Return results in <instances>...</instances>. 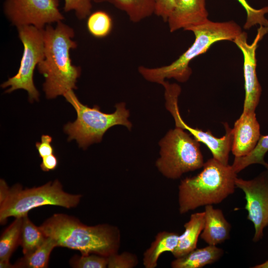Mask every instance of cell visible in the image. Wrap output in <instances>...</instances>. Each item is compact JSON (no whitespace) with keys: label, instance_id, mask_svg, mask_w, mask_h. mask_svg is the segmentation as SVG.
Masks as SVG:
<instances>
[{"label":"cell","instance_id":"obj_11","mask_svg":"<svg viewBox=\"0 0 268 268\" xmlns=\"http://www.w3.org/2000/svg\"><path fill=\"white\" fill-rule=\"evenodd\" d=\"M235 184L244 193L247 218L255 229L253 241L257 242L263 238L264 230L268 226V170L249 180L237 178Z\"/></svg>","mask_w":268,"mask_h":268},{"label":"cell","instance_id":"obj_18","mask_svg":"<svg viewBox=\"0 0 268 268\" xmlns=\"http://www.w3.org/2000/svg\"><path fill=\"white\" fill-rule=\"evenodd\" d=\"M179 235L175 232L163 231L159 232L150 246L143 254V264L145 268H155L160 255L164 252L171 253L177 247Z\"/></svg>","mask_w":268,"mask_h":268},{"label":"cell","instance_id":"obj_15","mask_svg":"<svg viewBox=\"0 0 268 268\" xmlns=\"http://www.w3.org/2000/svg\"><path fill=\"white\" fill-rule=\"evenodd\" d=\"M205 221L200 237L206 243L216 246L230 238L231 226L222 210L212 205L204 207Z\"/></svg>","mask_w":268,"mask_h":268},{"label":"cell","instance_id":"obj_9","mask_svg":"<svg viewBox=\"0 0 268 268\" xmlns=\"http://www.w3.org/2000/svg\"><path fill=\"white\" fill-rule=\"evenodd\" d=\"M160 84L164 88L165 107L173 116L176 127L188 131L195 139L207 146L213 158L224 165H228L232 144L233 130L227 123L224 124L225 134L220 138L215 137L209 131L204 132L188 126L181 117L179 110L178 97L181 92V87L166 80Z\"/></svg>","mask_w":268,"mask_h":268},{"label":"cell","instance_id":"obj_29","mask_svg":"<svg viewBox=\"0 0 268 268\" xmlns=\"http://www.w3.org/2000/svg\"><path fill=\"white\" fill-rule=\"evenodd\" d=\"M154 14L161 18L165 22L172 12L175 5V0H154Z\"/></svg>","mask_w":268,"mask_h":268},{"label":"cell","instance_id":"obj_27","mask_svg":"<svg viewBox=\"0 0 268 268\" xmlns=\"http://www.w3.org/2000/svg\"><path fill=\"white\" fill-rule=\"evenodd\" d=\"M107 268H133L138 264L137 257L134 254L124 252L113 254L108 257Z\"/></svg>","mask_w":268,"mask_h":268},{"label":"cell","instance_id":"obj_1","mask_svg":"<svg viewBox=\"0 0 268 268\" xmlns=\"http://www.w3.org/2000/svg\"><path fill=\"white\" fill-rule=\"evenodd\" d=\"M39 227L57 247L77 250L82 255L109 257L118 253L120 248V231L117 226L109 224L88 226L72 216L55 213Z\"/></svg>","mask_w":268,"mask_h":268},{"label":"cell","instance_id":"obj_16","mask_svg":"<svg viewBox=\"0 0 268 268\" xmlns=\"http://www.w3.org/2000/svg\"><path fill=\"white\" fill-rule=\"evenodd\" d=\"M204 212L192 214L184 224L185 230L179 235L178 244L172 253L175 258L183 256L197 248V243L204 225Z\"/></svg>","mask_w":268,"mask_h":268},{"label":"cell","instance_id":"obj_8","mask_svg":"<svg viewBox=\"0 0 268 268\" xmlns=\"http://www.w3.org/2000/svg\"><path fill=\"white\" fill-rule=\"evenodd\" d=\"M18 37L23 45V52L18 72L1 84L5 93L22 89L27 91L29 101H38L39 92L33 81L35 68L44 58V28L32 25L16 27Z\"/></svg>","mask_w":268,"mask_h":268},{"label":"cell","instance_id":"obj_12","mask_svg":"<svg viewBox=\"0 0 268 268\" xmlns=\"http://www.w3.org/2000/svg\"><path fill=\"white\" fill-rule=\"evenodd\" d=\"M268 33V27L260 26L257 33L251 44L247 41V34L242 31L233 41L243 53V70L245 80V97L243 113L255 111L258 105L262 88L256 73V50L258 44Z\"/></svg>","mask_w":268,"mask_h":268},{"label":"cell","instance_id":"obj_7","mask_svg":"<svg viewBox=\"0 0 268 268\" xmlns=\"http://www.w3.org/2000/svg\"><path fill=\"white\" fill-rule=\"evenodd\" d=\"M160 157L156 166L165 177L176 180L183 174L202 168L200 142L180 128L170 130L160 141Z\"/></svg>","mask_w":268,"mask_h":268},{"label":"cell","instance_id":"obj_24","mask_svg":"<svg viewBox=\"0 0 268 268\" xmlns=\"http://www.w3.org/2000/svg\"><path fill=\"white\" fill-rule=\"evenodd\" d=\"M89 32L94 37L102 38L111 32L113 21L110 15L105 11L98 10L91 13L87 20Z\"/></svg>","mask_w":268,"mask_h":268},{"label":"cell","instance_id":"obj_26","mask_svg":"<svg viewBox=\"0 0 268 268\" xmlns=\"http://www.w3.org/2000/svg\"><path fill=\"white\" fill-rule=\"evenodd\" d=\"M108 257L95 254L75 256L70 260V264L76 268H106L108 267Z\"/></svg>","mask_w":268,"mask_h":268},{"label":"cell","instance_id":"obj_4","mask_svg":"<svg viewBox=\"0 0 268 268\" xmlns=\"http://www.w3.org/2000/svg\"><path fill=\"white\" fill-rule=\"evenodd\" d=\"M237 174L232 165H224L213 157L209 159L198 174L181 181L178 187L180 213L221 202L234 193Z\"/></svg>","mask_w":268,"mask_h":268},{"label":"cell","instance_id":"obj_5","mask_svg":"<svg viewBox=\"0 0 268 268\" xmlns=\"http://www.w3.org/2000/svg\"><path fill=\"white\" fill-rule=\"evenodd\" d=\"M82 195L66 192L58 180L38 187L23 189L19 184L9 188L0 182V222L4 224L9 217H22L32 209L47 205L67 208L75 207Z\"/></svg>","mask_w":268,"mask_h":268},{"label":"cell","instance_id":"obj_32","mask_svg":"<svg viewBox=\"0 0 268 268\" xmlns=\"http://www.w3.org/2000/svg\"><path fill=\"white\" fill-rule=\"evenodd\" d=\"M254 268H268V260L262 264L253 267Z\"/></svg>","mask_w":268,"mask_h":268},{"label":"cell","instance_id":"obj_30","mask_svg":"<svg viewBox=\"0 0 268 268\" xmlns=\"http://www.w3.org/2000/svg\"><path fill=\"white\" fill-rule=\"evenodd\" d=\"M52 138L49 135L41 136V141L37 142L36 147L40 157L43 158L54 153V149L51 142Z\"/></svg>","mask_w":268,"mask_h":268},{"label":"cell","instance_id":"obj_31","mask_svg":"<svg viewBox=\"0 0 268 268\" xmlns=\"http://www.w3.org/2000/svg\"><path fill=\"white\" fill-rule=\"evenodd\" d=\"M40 164L41 169L44 171H49L55 170L58 164V159L54 154L42 158Z\"/></svg>","mask_w":268,"mask_h":268},{"label":"cell","instance_id":"obj_3","mask_svg":"<svg viewBox=\"0 0 268 268\" xmlns=\"http://www.w3.org/2000/svg\"><path fill=\"white\" fill-rule=\"evenodd\" d=\"M184 30L194 33L195 39L193 44L169 65L156 67L139 66L138 71L145 79L160 84L166 78L186 82L192 72L189 66L192 60L205 53L214 43L223 40L233 41L242 32L241 27L233 21L218 22L208 19Z\"/></svg>","mask_w":268,"mask_h":268},{"label":"cell","instance_id":"obj_21","mask_svg":"<svg viewBox=\"0 0 268 268\" xmlns=\"http://www.w3.org/2000/svg\"><path fill=\"white\" fill-rule=\"evenodd\" d=\"M40 227L36 226L29 219L28 215L23 217L19 245L24 255L30 254L38 248L46 240Z\"/></svg>","mask_w":268,"mask_h":268},{"label":"cell","instance_id":"obj_19","mask_svg":"<svg viewBox=\"0 0 268 268\" xmlns=\"http://www.w3.org/2000/svg\"><path fill=\"white\" fill-rule=\"evenodd\" d=\"M96 3L108 2L123 11L133 23H138L154 14V0H93Z\"/></svg>","mask_w":268,"mask_h":268},{"label":"cell","instance_id":"obj_20","mask_svg":"<svg viewBox=\"0 0 268 268\" xmlns=\"http://www.w3.org/2000/svg\"><path fill=\"white\" fill-rule=\"evenodd\" d=\"M23 217L15 218L6 228L0 239V268H14L9 259L18 245H19Z\"/></svg>","mask_w":268,"mask_h":268},{"label":"cell","instance_id":"obj_28","mask_svg":"<svg viewBox=\"0 0 268 268\" xmlns=\"http://www.w3.org/2000/svg\"><path fill=\"white\" fill-rule=\"evenodd\" d=\"M93 0H64L65 12L74 11L77 19L82 20L91 13Z\"/></svg>","mask_w":268,"mask_h":268},{"label":"cell","instance_id":"obj_13","mask_svg":"<svg viewBox=\"0 0 268 268\" xmlns=\"http://www.w3.org/2000/svg\"><path fill=\"white\" fill-rule=\"evenodd\" d=\"M231 151L235 157L250 153L256 146L261 136L260 125L255 111L242 112L234 123Z\"/></svg>","mask_w":268,"mask_h":268},{"label":"cell","instance_id":"obj_23","mask_svg":"<svg viewBox=\"0 0 268 268\" xmlns=\"http://www.w3.org/2000/svg\"><path fill=\"white\" fill-rule=\"evenodd\" d=\"M268 151V135H261L255 148L246 156L235 157L232 166L237 173L253 164H262L268 170V163L264 160L265 155Z\"/></svg>","mask_w":268,"mask_h":268},{"label":"cell","instance_id":"obj_6","mask_svg":"<svg viewBox=\"0 0 268 268\" xmlns=\"http://www.w3.org/2000/svg\"><path fill=\"white\" fill-rule=\"evenodd\" d=\"M64 96L77 114L76 120L66 125L64 131L68 135V140L75 139L80 147L85 149L93 143L100 142L106 131L114 126L123 125L129 130L132 128V124L128 120L129 111L124 102L117 104L114 113L107 114L101 111L98 106L90 108L82 104L73 90Z\"/></svg>","mask_w":268,"mask_h":268},{"label":"cell","instance_id":"obj_25","mask_svg":"<svg viewBox=\"0 0 268 268\" xmlns=\"http://www.w3.org/2000/svg\"><path fill=\"white\" fill-rule=\"evenodd\" d=\"M237 0L246 11L247 18L244 25L245 29H249L257 24L260 26H268V20L265 16V15L268 13V6L257 9L252 7L246 0Z\"/></svg>","mask_w":268,"mask_h":268},{"label":"cell","instance_id":"obj_33","mask_svg":"<svg viewBox=\"0 0 268 268\" xmlns=\"http://www.w3.org/2000/svg\"><path fill=\"white\" fill-rule=\"evenodd\" d=\"M201 0V2H202L203 4H205V0Z\"/></svg>","mask_w":268,"mask_h":268},{"label":"cell","instance_id":"obj_17","mask_svg":"<svg viewBox=\"0 0 268 268\" xmlns=\"http://www.w3.org/2000/svg\"><path fill=\"white\" fill-rule=\"evenodd\" d=\"M224 251L216 246L210 245L196 248L186 255L175 258L171 263L173 268H201L218 261Z\"/></svg>","mask_w":268,"mask_h":268},{"label":"cell","instance_id":"obj_2","mask_svg":"<svg viewBox=\"0 0 268 268\" xmlns=\"http://www.w3.org/2000/svg\"><path fill=\"white\" fill-rule=\"evenodd\" d=\"M74 35L73 29L62 21L55 27L49 24L44 28V58L37 67L45 78L43 90L48 99L77 89L81 68L72 64L70 57V51L77 46Z\"/></svg>","mask_w":268,"mask_h":268},{"label":"cell","instance_id":"obj_22","mask_svg":"<svg viewBox=\"0 0 268 268\" xmlns=\"http://www.w3.org/2000/svg\"><path fill=\"white\" fill-rule=\"evenodd\" d=\"M56 247L57 246L54 241L47 237L45 242L35 251L19 259L14 265V268H47L51 253Z\"/></svg>","mask_w":268,"mask_h":268},{"label":"cell","instance_id":"obj_10","mask_svg":"<svg viewBox=\"0 0 268 268\" xmlns=\"http://www.w3.org/2000/svg\"><path fill=\"white\" fill-rule=\"evenodd\" d=\"M59 0H5L4 13L16 27L32 25L40 29L63 21Z\"/></svg>","mask_w":268,"mask_h":268},{"label":"cell","instance_id":"obj_14","mask_svg":"<svg viewBox=\"0 0 268 268\" xmlns=\"http://www.w3.org/2000/svg\"><path fill=\"white\" fill-rule=\"evenodd\" d=\"M205 4L201 0H175L167 23L170 32L201 24L207 19Z\"/></svg>","mask_w":268,"mask_h":268}]
</instances>
